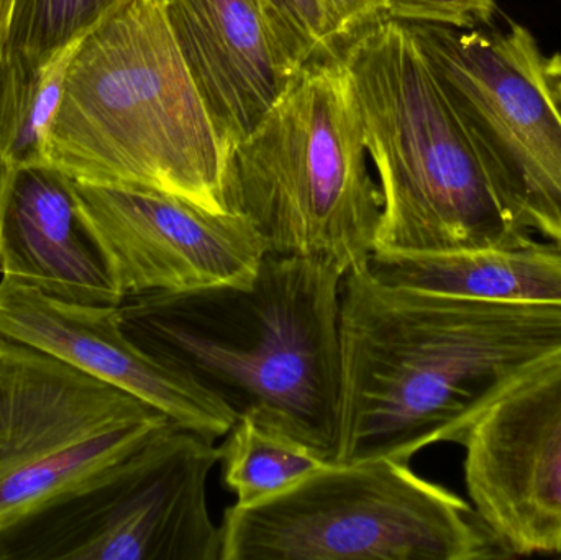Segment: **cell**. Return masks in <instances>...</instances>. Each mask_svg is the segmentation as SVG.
<instances>
[{"label":"cell","instance_id":"obj_5","mask_svg":"<svg viewBox=\"0 0 561 560\" xmlns=\"http://www.w3.org/2000/svg\"><path fill=\"white\" fill-rule=\"evenodd\" d=\"M168 423L134 395L0 339V560H59L94 490Z\"/></svg>","mask_w":561,"mask_h":560},{"label":"cell","instance_id":"obj_17","mask_svg":"<svg viewBox=\"0 0 561 560\" xmlns=\"http://www.w3.org/2000/svg\"><path fill=\"white\" fill-rule=\"evenodd\" d=\"M217 454L239 506L262 502L327 462L293 434L250 413L237 416Z\"/></svg>","mask_w":561,"mask_h":560},{"label":"cell","instance_id":"obj_10","mask_svg":"<svg viewBox=\"0 0 561 560\" xmlns=\"http://www.w3.org/2000/svg\"><path fill=\"white\" fill-rule=\"evenodd\" d=\"M216 464L213 441L171 421L94 490L61 560H220Z\"/></svg>","mask_w":561,"mask_h":560},{"label":"cell","instance_id":"obj_7","mask_svg":"<svg viewBox=\"0 0 561 560\" xmlns=\"http://www.w3.org/2000/svg\"><path fill=\"white\" fill-rule=\"evenodd\" d=\"M220 560L507 558L467 502L392 459L327 460L287 489L224 513Z\"/></svg>","mask_w":561,"mask_h":560},{"label":"cell","instance_id":"obj_11","mask_svg":"<svg viewBox=\"0 0 561 560\" xmlns=\"http://www.w3.org/2000/svg\"><path fill=\"white\" fill-rule=\"evenodd\" d=\"M461 446L468 495L504 555H561V355L501 395Z\"/></svg>","mask_w":561,"mask_h":560},{"label":"cell","instance_id":"obj_18","mask_svg":"<svg viewBox=\"0 0 561 560\" xmlns=\"http://www.w3.org/2000/svg\"><path fill=\"white\" fill-rule=\"evenodd\" d=\"M131 0H15L5 55L46 62Z\"/></svg>","mask_w":561,"mask_h":560},{"label":"cell","instance_id":"obj_3","mask_svg":"<svg viewBox=\"0 0 561 560\" xmlns=\"http://www.w3.org/2000/svg\"><path fill=\"white\" fill-rule=\"evenodd\" d=\"M46 160L79 183L240 213L232 151L187 71L163 0H131L76 45Z\"/></svg>","mask_w":561,"mask_h":560},{"label":"cell","instance_id":"obj_22","mask_svg":"<svg viewBox=\"0 0 561 560\" xmlns=\"http://www.w3.org/2000/svg\"><path fill=\"white\" fill-rule=\"evenodd\" d=\"M543 78H546L550 98H552L553 104H556L557 111L561 115V53H557L552 58H546V61H543Z\"/></svg>","mask_w":561,"mask_h":560},{"label":"cell","instance_id":"obj_19","mask_svg":"<svg viewBox=\"0 0 561 560\" xmlns=\"http://www.w3.org/2000/svg\"><path fill=\"white\" fill-rule=\"evenodd\" d=\"M262 3L280 49L297 71L307 62L339 53V39L323 0H262Z\"/></svg>","mask_w":561,"mask_h":560},{"label":"cell","instance_id":"obj_15","mask_svg":"<svg viewBox=\"0 0 561 560\" xmlns=\"http://www.w3.org/2000/svg\"><path fill=\"white\" fill-rule=\"evenodd\" d=\"M369 272L392 286L516 305H561V250L530 242L511 249L373 253Z\"/></svg>","mask_w":561,"mask_h":560},{"label":"cell","instance_id":"obj_6","mask_svg":"<svg viewBox=\"0 0 561 560\" xmlns=\"http://www.w3.org/2000/svg\"><path fill=\"white\" fill-rule=\"evenodd\" d=\"M237 207L270 255L365 268L382 196L339 53L307 62L233 150Z\"/></svg>","mask_w":561,"mask_h":560},{"label":"cell","instance_id":"obj_4","mask_svg":"<svg viewBox=\"0 0 561 560\" xmlns=\"http://www.w3.org/2000/svg\"><path fill=\"white\" fill-rule=\"evenodd\" d=\"M382 196L375 253L511 249L510 219L408 23L379 20L340 48Z\"/></svg>","mask_w":561,"mask_h":560},{"label":"cell","instance_id":"obj_13","mask_svg":"<svg viewBox=\"0 0 561 560\" xmlns=\"http://www.w3.org/2000/svg\"><path fill=\"white\" fill-rule=\"evenodd\" d=\"M0 273L61 301H124L75 183L49 163L0 164Z\"/></svg>","mask_w":561,"mask_h":560},{"label":"cell","instance_id":"obj_21","mask_svg":"<svg viewBox=\"0 0 561 560\" xmlns=\"http://www.w3.org/2000/svg\"><path fill=\"white\" fill-rule=\"evenodd\" d=\"M332 19L340 48L356 33L385 20L382 0H323Z\"/></svg>","mask_w":561,"mask_h":560},{"label":"cell","instance_id":"obj_8","mask_svg":"<svg viewBox=\"0 0 561 560\" xmlns=\"http://www.w3.org/2000/svg\"><path fill=\"white\" fill-rule=\"evenodd\" d=\"M504 213L561 250V115L533 33L408 23Z\"/></svg>","mask_w":561,"mask_h":560},{"label":"cell","instance_id":"obj_14","mask_svg":"<svg viewBox=\"0 0 561 560\" xmlns=\"http://www.w3.org/2000/svg\"><path fill=\"white\" fill-rule=\"evenodd\" d=\"M163 3L187 71L233 158L297 69L280 49L262 0Z\"/></svg>","mask_w":561,"mask_h":560},{"label":"cell","instance_id":"obj_23","mask_svg":"<svg viewBox=\"0 0 561 560\" xmlns=\"http://www.w3.org/2000/svg\"><path fill=\"white\" fill-rule=\"evenodd\" d=\"M13 5H15V0H0V61H2L3 53H5Z\"/></svg>","mask_w":561,"mask_h":560},{"label":"cell","instance_id":"obj_1","mask_svg":"<svg viewBox=\"0 0 561 560\" xmlns=\"http://www.w3.org/2000/svg\"><path fill=\"white\" fill-rule=\"evenodd\" d=\"M336 464L411 462L461 444L511 387L561 355V305L473 301L379 282L368 266L340 293Z\"/></svg>","mask_w":561,"mask_h":560},{"label":"cell","instance_id":"obj_9","mask_svg":"<svg viewBox=\"0 0 561 560\" xmlns=\"http://www.w3.org/2000/svg\"><path fill=\"white\" fill-rule=\"evenodd\" d=\"M72 183L124 299L249 288L268 255L243 213H213L158 191Z\"/></svg>","mask_w":561,"mask_h":560},{"label":"cell","instance_id":"obj_16","mask_svg":"<svg viewBox=\"0 0 561 560\" xmlns=\"http://www.w3.org/2000/svg\"><path fill=\"white\" fill-rule=\"evenodd\" d=\"M78 45V43H76ZM75 46L46 62L20 55L0 61V164L48 163L46 138Z\"/></svg>","mask_w":561,"mask_h":560},{"label":"cell","instance_id":"obj_20","mask_svg":"<svg viewBox=\"0 0 561 560\" xmlns=\"http://www.w3.org/2000/svg\"><path fill=\"white\" fill-rule=\"evenodd\" d=\"M496 12L494 0H382L385 20L463 30L493 25Z\"/></svg>","mask_w":561,"mask_h":560},{"label":"cell","instance_id":"obj_2","mask_svg":"<svg viewBox=\"0 0 561 560\" xmlns=\"http://www.w3.org/2000/svg\"><path fill=\"white\" fill-rule=\"evenodd\" d=\"M343 278L332 263L268 253L249 288L127 296L118 319L138 347L237 416L256 414L332 460Z\"/></svg>","mask_w":561,"mask_h":560},{"label":"cell","instance_id":"obj_12","mask_svg":"<svg viewBox=\"0 0 561 560\" xmlns=\"http://www.w3.org/2000/svg\"><path fill=\"white\" fill-rule=\"evenodd\" d=\"M0 339L107 381L213 443L236 423L237 414L224 401L138 347L122 329L118 306L61 301L2 278Z\"/></svg>","mask_w":561,"mask_h":560}]
</instances>
